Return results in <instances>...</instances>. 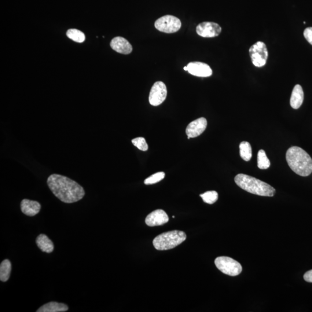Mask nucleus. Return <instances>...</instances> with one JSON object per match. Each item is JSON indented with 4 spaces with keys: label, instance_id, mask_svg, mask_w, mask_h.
Here are the masks:
<instances>
[{
    "label": "nucleus",
    "instance_id": "nucleus-6",
    "mask_svg": "<svg viewBox=\"0 0 312 312\" xmlns=\"http://www.w3.org/2000/svg\"><path fill=\"white\" fill-rule=\"evenodd\" d=\"M155 26L158 30L171 34L178 31L181 28V21L174 16L165 15L158 19L155 23Z\"/></svg>",
    "mask_w": 312,
    "mask_h": 312
},
{
    "label": "nucleus",
    "instance_id": "nucleus-23",
    "mask_svg": "<svg viewBox=\"0 0 312 312\" xmlns=\"http://www.w3.org/2000/svg\"><path fill=\"white\" fill-rule=\"evenodd\" d=\"M165 174L164 172H157V173L150 176L148 178H146L145 180L144 183L145 185H153L155 184V183H157L158 182L162 181V180L164 178Z\"/></svg>",
    "mask_w": 312,
    "mask_h": 312
},
{
    "label": "nucleus",
    "instance_id": "nucleus-19",
    "mask_svg": "<svg viewBox=\"0 0 312 312\" xmlns=\"http://www.w3.org/2000/svg\"><path fill=\"white\" fill-rule=\"evenodd\" d=\"M240 156L246 161L251 160L252 157V146L249 142L243 141L240 145Z\"/></svg>",
    "mask_w": 312,
    "mask_h": 312
},
{
    "label": "nucleus",
    "instance_id": "nucleus-7",
    "mask_svg": "<svg viewBox=\"0 0 312 312\" xmlns=\"http://www.w3.org/2000/svg\"><path fill=\"white\" fill-rule=\"evenodd\" d=\"M249 54L253 65L257 67H262L265 65L269 57L266 44L261 41L253 44L249 49Z\"/></svg>",
    "mask_w": 312,
    "mask_h": 312
},
{
    "label": "nucleus",
    "instance_id": "nucleus-13",
    "mask_svg": "<svg viewBox=\"0 0 312 312\" xmlns=\"http://www.w3.org/2000/svg\"><path fill=\"white\" fill-rule=\"evenodd\" d=\"M110 45L113 50L120 54H128L133 51V46L131 43L126 39L121 36H117L113 38Z\"/></svg>",
    "mask_w": 312,
    "mask_h": 312
},
{
    "label": "nucleus",
    "instance_id": "nucleus-17",
    "mask_svg": "<svg viewBox=\"0 0 312 312\" xmlns=\"http://www.w3.org/2000/svg\"><path fill=\"white\" fill-rule=\"evenodd\" d=\"M68 310V307L67 305L56 302H51L43 305L36 311V312H62Z\"/></svg>",
    "mask_w": 312,
    "mask_h": 312
},
{
    "label": "nucleus",
    "instance_id": "nucleus-1",
    "mask_svg": "<svg viewBox=\"0 0 312 312\" xmlns=\"http://www.w3.org/2000/svg\"><path fill=\"white\" fill-rule=\"evenodd\" d=\"M47 183L54 195L64 203H76L82 200L85 194L81 186L64 176L51 175Z\"/></svg>",
    "mask_w": 312,
    "mask_h": 312
},
{
    "label": "nucleus",
    "instance_id": "nucleus-14",
    "mask_svg": "<svg viewBox=\"0 0 312 312\" xmlns=\"http://www.w3.org/2000/svg\"><path fill=\"white\" fill-rule=\"evenodd\" d=\"M41 204L38 202L27 199H24L20 203L21 211L28 216H34L41 210Z\"/></svg>",
    "mask_w": 312,
    "mask_h": 312
},
{
    "label": "nucleus",
    "instance_id": "nucleus-22",
    "mask_svg": "<svg viewBox=\"0 0 312 312\" xmlns=\"http://www.w3.org/2000/svg\"><path fill=\"white\" fill-rule=\"evenodd\" d=\"M205 203L213 204L218 200V193L216 191H209L203 194H200Z\"/></svg>",
    "mask_w": 312,
    "mask_h": 312
},
{
    "label": "nucleus",
    "instance_id": "nucleus-26",
    "mask_svg": "<svg viewBox=\"0 0 312 312\" xmlns=\"http://www.w3.org/2000/svg\"><path fill=\"white\" fill-rule=\"evenodd\" d=\"M304 279L307 282L312 283V270L304 274Z\"/></svg>",
    "mask_w": 312,
    "mask_h": 312
},
{
    "label": "nucleus",
    "instance_id": "nucleus-11",
    "mask_svg": "<svg viewBox=\"0 0 312 312\" xmlns=\"http://www.w3.org/2000/svg\"><path fill=\"white\" fill-rule=\"evenodd\" d=\"M207 127V120L204 117H200L191 122L187 126L186 133L187 137L196 138L204 133Z\"/></svg>",
    "mask_w": 312,
    "mask_h": 312
},
{
    "label": "nucleus",
    "instance_id": "nucleus-24",
    "mask_svg": "<svg viewBox=\"0 0 312 312\" xmlns=\"http://www.w3.org/2000/svg\"><path fill=\"white\" fill-rule=\"evenodd\" d=\"M133 144L137 147V148L142 150V151H146L148 149V145L145 140V139L143 137L135 138L132 140Z\"/></svg>",
    "mask_w": 312,
    "mask_h": 312
},
{
    "label": "nucleus",
    "instance_id": "nucleus-9",
    "mask_svg": "<svg viewBox=\"0 0 312 312\" xmlns=\"http://www.w3.org/2000/svg\"><path fill=\"white\" fill-rule=\"evenodd\" d=\"M196 32L198 35L204 38L216 37L221 33L222 27L214 22L205 21L197 25Z\"/></svg>",
    "mask_w": 312,
    "mask_h": 312
},
{
    "label": "nucleus",
    "instance_id": "nucleus-12",
    "mask_svg": "<svg viewBox=\"0 0 312 312\" xmlns=\"http://www.w3.org/2000/svg\"><path fill=\"white\" fill-rule=\"evenodd\" d=\"M168 221V216L162 209H157L150 213L145 219L146 225L150 227L162 226Z\"/></svg>",
    "mask_w": 312,
    "mask_h": 312
},
{
    "label": "nucleus",
    "instance_id": "nucleus-15",
    "mask_svg": "<svg viewBox=\"0 0 312 312\" xmlns=\"http://www.w3.org/2000/svg\"><path fill=\"white\" fill-rule=\"evenodd\" d=\"M304 94L303 88L300 84H297L294 87L291 98V105L293 109H299L302 105Z\"/></svg>",
    "mask_w": 312,
    "mask_h": 312
},
{
    "label": "nucleus",
    "instance_id": "nucleus-21",
    "mask_svg": "<svg viewBox=\"0 0 312 312\" xmlns=\"http://www.w3.org/2000/svg\"><path fill=\"white\" fill-rule=\"evenodd\" d=\"M67 35L69 39L78 43H82L85 40L84 33L76 29H69L67 32Z\"/></svg>",
    "mask_w": 312,
    "mask_h": 312
},
{
    "label": "nucleus",
    "instance_id": "nucleus-8",
    "mask_svg": "<svg viewBox=\"0 0 312 312\" xmlns=\"http://www.w3.org/2000/svg\"><path fill=\"white\" fill-rule=\"evenodd\" d=\"M167 95V89L166 84L161 81L154 83L150 90L149 101L153 106H159L166 100Z\"/></svg>",
    "mask_w": 312,
    "mask_h": 312
},
{
    "label": "nucleus",
    "instance_id": "nucleus-20",
    "mask_svg": "<svg viewBox=\"0 0 312 312\" xmlns=\"http://www.w3.org/2000/svg\"><path fill=\"white\" fill-rule=\"evenodd\" d=\"M270 161L264 150H260L258 155V166L261 170H267L270 167Z\"/></svg>",
    "mask_w": 312,
    "mask_h": 312
},
{
    "label": "nucleus",
    "instance_id": "nucleus-4",
    "mask_svg": "<svg viewBox=\"0 0 312 312\" xmlns=\"http://www.w3.org/2000/svg\"><path fill=\"white\" fill-rule=\"evenodd\" d=\"M186 238L183 231H168L156 237L153 241V245L158 251H167L178 247L186 240Z\"/></svg>",
    "mask_w": 312,
    "mask_h": 312
},
{
    "label": "nucleus",
    "instance_id": "nucleus-3",
    "mask_svg": "<svg viewBox=\"0 0 312 312\" xmlns=\"http://www.w3.org/2000/svg\"><path fill=\"white\" fill-rule=\"evenodd\" d=\"M236 184L247 192L256 195L273 197L276 190L268 183L251 176L240 174L235 178Z\"/></svg>",
    "mask_w": 312,
    "mask_h": 312
},
{
    "label": "nucleus",
    "instance_id": "nucleus-2",
    "mask_svg": "<svg viewBox=\"0 0 312 312\" xmlns=\"http://www.w3.org/2000/svg\"><path fill=\"white\" fill-rule=\"evenodd\" d=\"M290 168L297 175L308 177L312 172V159L308 153L298 146H293L286 153Z\"/></svg>",
    "mask_w": 312,
    "mask_h": 312
},
{
    "label": "nucleus",
    "instance_id": "nucleus-10",
    "mask_svg": "<svg viewBox=\"0 0 312 312\" xmlns=\"http://www.w3.org/2000/svg\"><path fill=\"white\" fill-rule=\"evenodd\" d=\"M187 71L194 76L209 77L212 75L213 72L210 66L204 62H190L187 65Z\"/></svg>",
    "mask_w": 312,
    "mask_h": 312
},
{
    "label": "nucleus",
    "instance_id": "nucleus-25",
    "mask_svg": "<svg viewBox=\"0 0 312 312\" xmlns=\"http://www.w3.org/2000/svg\"><path fill=\"white\" fill-rule=\"evenodd\" d=\"M304 37L312 45V27H308L304 30Z\"/></svg>",
    "mask_w": 312,
    "mask_h": 312
},
{
    "label": "nucleus",
    "instance_id": "nucleus-16",
    "mask_svg": "<svg viewBox=\"0 0 312 312\" xmlns=\"http://www.w3.org/2000/svg\"><path fill=\"white\" fill-rule=\"evenodd\" d=\"M36 244L38 247L43 252L51 253L54 250V245L46 235L40 234L36 240Z\"/></svg>",
    "mask_w": 312,
    "mask_h": 312
},
{
    "label": "nucleus",
    "instance_id": "nucleus-27",
    "mask_svg": "<svg viewBox=\"0 0 312 312\" xmlns=\"http://www.w3.org/2000/svg\"><path fill=\"white\" fill-rule=\"evenodd\" d=\"M183 69H184V70H185V71H187V66H186V67H185L184 68H183Z\"/></svg>",
    "mask_w": 312,
    "mask_h": 312
},
{
    "label": "nucleus",
    "instance_id": "nucleus-18",
    "mask_svg": "<svg viewBox=\"0 0 312 312\" xmlns=\"http://www.w3.org/2000/svg\"><path fill=\"white\" fill-rule=\"evenodd\" d=\"M12 270V265L10 261L6 259L0 265V280L2 282L8 281Z\"/></svg>",
    "mask_w": 312,
    "mask_h": 312
},
{
    "label": "nucleus",
    "instance_id": "nucleus-5",
    "mask_svg": "<svg viewBox=\"0 0 312 312\" xmlns=\"http://www.w3.org/2000/svg\"><path fill=\"white\" fill-rule=\"evenodd\" d=\"M215 264L218 270L229 276H237L242 271L240 263L229 257H219L215 259Z\"/></svg>",
    "mask_w": 312,
    "mask_h": 312
}]
</instances>
